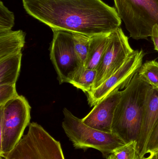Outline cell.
<instances>
[{"label":"cell","instance_id":"cell-1","mask_svg":"<svg viewBox=\"0 0 158 159\" xmlns=\"http://www.w3.org/2000/svg\"><path fill=\"white\" fill-rule=\"evenodd\" d=\"M22 2L28 14L52 30L92 37L111 32L121 25L116 8L102 0H22Z\"/></svg>","mask_w":158,"mask_h":159},{"label":"cell","instance_id":"cell-4","mask_svg":"<svg viewBox=\"0 0 158 159\" xmlns=\"http://www.w3.org/2000/svg\"><path fill=\"white\" fill-rule=\"evenodd\" d=\"M119 16L124 22L131 37H151L158 25V0H114Z\"/></svg>","mask_w":158,"mask_h":159},{"label":"cell","instance_id":"cell-7","mask_svg":"<svg viewBox=\"0 0 158 159\" xmlns=\"http://www.w3.org/2000/svg\"><path fill=\"white\" fill-rule=\"evenodd\" d=\"M52 30L53 36L50 46V59L59 83H70L77 71L83 66L75 51L73 33Z\"/></svg>","mask_w":158,"mask_h":159},{"label":"cell","instance_id":"cell-25","mask_svg":"<svg viewBox=\"0 0 158 159\" xmlns=\"http://www.w3.org/2000/svg\"><path fill=\"white\" fill-rule=\"evenodd\" d=\"M142 159H152V157H151V156L150 155H149L147 157H145L143 158Z\"/></svg>","mask_w":158,"mask_h":159},{"label":"cell","instance_id":"cell-16","mask_svg":"<svg viewBox=\"0 0 158 159\" xmlns=\"http://www.w3.org/2000/svg\"><path fill=\"white\" fill-rule=\"evenodd\" d=\"M142 79L152 88L158 89V62L156 61H147L142 65L138 72Z\"/></svg>","mask_w":158,"mask_h":159},{"label":"cell","instance_id":"cell-21","mask_svg":"<svg viewBox=\"0 0 158 159\" xmlns=\"http://www.w3.org/2000/svg\"><path fill=\"white\" fill-rule=\"evenodd\" d=\"M158 150V122L150 134L146 147L145 154H152Z\"/></svg>","mask_w":158,"mask_h":159},{"label":"cell","instance_id":"cell-5","mask_svg":"<svg viewBox=\"0 0 158 159\" xmlns=\"http://www.w3.org/2000/svg\"><path fill=\"white\" fill-rule=\"evenodd\" d=\"M0 156L5 159H65L60 142L34 122L11 151Z\"/></svg>","mask_w":158,"mask_h":159},{"label":"cell","instance_id":"cell-18","mask_svg":"<svg viewBox=\"0 0 158 159\" xmlns=\"http://www.w3.org/2000/svg\"><path fill=\"white\" fill-rule=\"evenodd\" d=\"M15 15L9 11L4 5L2 2H0V33L12 30L15 25Z\"/></svg>","mask_w":158,"mask_h":159},{"label":"cell","instance_id":"cell-12","mask_svg":"<svg viewBox=\"0 0 158 159\" xmlns=\"http://www.w3.org/2000/svg\"><path fill=\"white\" fill-rule=\"evenodd\" d=\"M26 33L21 30L0 33V59L21 52Z\"/></svg>","mask_w":158,"mask_h":159},{"label":"cell","instance_id":"cell-20","mask_svg":"<svg viewBox=\"0 0 158 159\" xmlns=\"http://www.w3.org/2000/svg\"><path fill=\"white\" fill-rule=\"evenodd\" d=\"M18 95L16 89V84L0 85V106Z\"/></svg>","mask_w":158,"mask_h":159},{"label":"cell","instance_id":"cell-2","mask_svg":"<svg viewBox=\"0 0 158 159\" xmlns=\"http://www.w3.org/2000/svg\"><path fill=\"white\" fill-rule=\"evenodd\" d=\"M151 88L137 72L129 85L121 91L120 100L114 113L112 132L126 144L136 142L138 139L146 102Z\"/></svg>","mask_w":158,"mask_h":159},{"label":"cell","instance_id":"cell-14","mask_svg":"<svg viewBox=\"0 0 158 159\" xmlns=\"http://www.w3.org/2000/svg\"><path fill=\"white\" fill-rule=\"evenodd\" d=\"M21 52L0 59V85L16 84L20 72Z\"/></svg>","mask_w":158,"mask_h":159},{"label":"cell","instance_id":"cell-19","mask_svg":"<svg viewBox=\"0 0 158 159\" xmlns=\"http://www.w3.org/2000/svg\"><path fill=\"white\" fill-rule=\"evenodd\" d=\"M136 141H133L115 150L113 153L116 159H135Z\"/></svg>","mask_w":158,"mask_h":159},{"label":"cell","instance_id":"cell-26","mask_svg":"<svg viewBox=\"0 0 158 159\" xmlns=\"http://www.w3.org/2000/svg\"><path fill=\"white\" fill-rule=\"evenodd\" d=\"M0 159H5L3 157H1L0 156Z\"/></svg>","mask_w":158,"mask_h":159},{"label":"cell","instance_id":"cell-24","mask_svg":"<svg viewBox=\"0 0 158 159\" xmlns=\"http://www.w3.org/2000/svg\"><path fill=\"white\" fill-rule=\"evenodd\" d=\"M106 159H116V158H115V156L113 155V154H112L108 156Z\"/></svg>","mask_w":158,"mask_h":159},{"label":"cell","instance_id":"cell-13","mask_svg":"<svg viewBox=\"0 0 158 159\" xmlns=\"http://www.w3.org/2000/svg\"><path fill=\"white\" fill-rule=\"evenodd\" d=\"M111 32L90 37L89 51L84 67L96 70L108 44Z\"/></svg>","mask_w":158,"mask_h":159},{"label":"cell","instance_id":"cell-9","mask_svg":"<svg viewBox=\"0 0 158 159\" xmlns=\"http://www.w3.org/2000/svg\"><path fill=\"white\" fill-rule=\"evenodd\" d=\"M144 56L143 50H134L116 72L99 87L87 93L90 106H94L113 92L125 89L143 65Z\"/></svg>","mask_w":158,"mask_h":159},{"label":"cell","instance_id":"cell-8","mask_svg":"<svg viewBox=\"0 0 158 159\" xmlns=\"http://www.w3.org/2000/svg\"><path fill=\"white\" fill-rule=\"evenodd\" d=\"M134 51L128 37L120 27L111 32L106 49L96 68L92 90L116 72Z\"/></svg>","mask_w":158,"mask_h":159},{"label":"cell","instance_id":"cell-10","mask_svg":"<svg viewBox=\"0 0 158 159\" xmlns=\"http://www.w3.org/2000/svg\"><path fill=\"white\" fill-rule=\"evenodd\" d=\"M121 96V91H116L102 99L83 118V122L93 129L112 132L114 113Z\"/></svg>","mask_w":158,"mask_h":159},{"label":"cell","instance_id":"cell-17","mask_svg":"<svg viewBox=\"0 0 158 159\" xmlns=\"http://www.w3.org/2000/svg\"><path fill=\"white\" fill-rule=\"evenodd\" d=\"M73 33L75 51L83 66H84L89 51L90 37Z\"/></svg>","mask_w":158,"mask_h":159},{"label":"cell","instance_id":"cell-6","mask_svg":"<svg viewBox=\"0 0 158 159\" xmlns=\"http://www.w3.org/2000/svg\"><path fill=\"white\" fill-rule=\"evenodd\" d=\"M31 107L24 96L17 97L0 106V155L12 150L23 137L31 120Z\"/></svg>","mask_w":158,"mask_h":159},{"label":"cell","instance_id":"cell-15","mask_svg":"<svg viewBox=\"0 0 158 159\" xmlns=\"http://www.w3.org/2000/svg\"><path fill=\"white\" fill-rule=\"evenodd\" d=\"M96 75V70L82 66L77 71L70 83L85 93H88L92 90Z\"/></svg>","mask_w":158,"mask_h":159},{"label":"cell","instance_id":"cell-23","mask_svg":"<svg viewBox=\"0 0 158 159\" xmlns=\"http://www.w3.org/2000/svg\"><path fill=\"white\" fill-rule=\"evenodd\" d=\"M151 156L152 159H158V150L152 153V154H149Z\"/></svg>","mask_w":158,"mask_h":159},{"label":"cell","instance_id":"cell-11","mask_svg":"<svg viewBox=\"0 0 158 159\" xmlns=\"http://www.w3.org/2000/svg\"><path fill=\"white\" fill-rule=\"evenodd\" d=\"M158 122V89L152 87L146 102L141 132L136 141L135 159L145 157L147 141Z\"/></svg>","mask_w":158,"mask_h":159},{"label":"cell","instance_id":"cell-22","mask_svg":"<svg viewBox=\"0 0 158 159\" xmlns=\"http://www.w3.org/2000/svg\"><path fill=\"white\" fill-rule=\"evenodd\" d=\"M151 38L155 46V50L158 51V25L154 26L152 30Z\"/></svg>","mask_w":158,"mask_h":159},{"label":"cell","instance_id":"cell-3","mask_svg":"<svg viewBox=\"0 0 158 159\" xmlns=\"http://www.w3.org/2000/svg\"><path fill=\"white\" fill-rule=\"evenodd\" d=\"M62 128L74 148L86 151L94 148L107 157L115 150L126 145L125 142L112 132H105L84 124L68 109H63Z\"/></svg>","mask_w":158,"mask_h":159}]
</instances>
